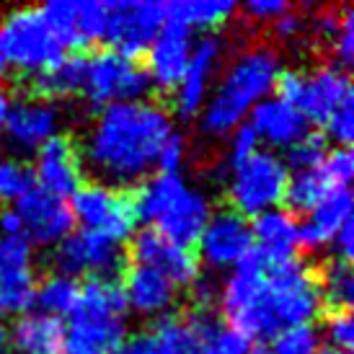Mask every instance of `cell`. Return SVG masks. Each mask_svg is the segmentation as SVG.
I'll return each mask as SVG.
<instances>
[{"instance_id":"cell-40","label":"cell","mask_w":354,"mask_h":354,"mask_svg":"<svg viewBox=\"0 0 354 354\" xmlns=\"http://www.w3.org/2000/svg\"><path fill=\"white\" fill-rule=\"evenodd\" d=\"M326 135L339 148H349L354 140V99L342 104L326 122Z\"/></svg>"},{"instance_id":"cell-32","label":"cell","mask_w":354,"mask_h":354,"mask_svg":"<svg viewBox=\"0 0 354 354\" xmlns=\"http://www.w3.org/2000/svg\"><path fill=\"white\" fill-rule=\"evenodd\" d=\"M78 295H80L78 279L62 274H50L44 277L41 282H37V297H34V303L39 305L44 315L59 318V315L73 313V308L78 303Z\"/></svg>"},{"instance_id":"cell-55","label":"cell","mask_w":354,"mask_h":354,"mask_svg":"<svg viewBox=\"0 0 354 354\" xmlns=\"http://www.w3.org/2000/svg\"><path fill=\"white\" fill-rule=\"evenodd\" d=\"M251 354H266V349H264V346H254V349H251Z\"/></svg>"},{"instance_id":"cell-26","label":"cell","mask_w":354,"mask_h":354,"mask_svg":"<svg viewBox=\"0 0 354 354\" xmlns=\"http://www.w3.org/2000/svg\"><path fill=\"white\" fill-rule=\"evenodd\" d=\"M16 354H62L65 324L44 313H24L8 331Z\"/></svg>"},{"instance_id":"cell-14","label":"cell","mask_w":354,"mask_h":354,"mask_svg":"<svg viewBox=\"0 0 354 354\" xmlns=\"http://www.w3.org/2000/svg\"><path fill=\"white\" fill-rule=\"evenodd\" d=\"M13 209L19 212L24 236L29 238L31 246L37 243L44 248H55L75 227V217L70 212L68 202L39 187H34L19 202H13Z\"/></svg>"},{"instance_id":"cell-45","label":"cell","mask_w":354,"mask_h":354,"mask_svg":"<svg viewBox=\"0 0 354 354\" xmlns=\"http://www.w3.org/2000/svg\"><path fill=\"white\" fill-rule=\"evenodd\" d=\"M331 50H334V57L339 59L336 68L346 70L354 62V10H352V6L346 8L344 21H342V29H339V37H336Z\"/></svg>"},{"instance_id":"cell-17","label":"cell","mask_w":354,"mask_h":354,"mask_svg":"<svg viewBox=\"0 0 354 354\" xmlns=\"http://www.w3.org/2000/svg\"><path fill=\"white\" fill-rule=\"evenodd\" d=\"M34 181H39V189L50 192L55 197H73L75 189L83 184L80 171V156L75 142L68 135H55L34 153Z\"/></svg>"},{"instance_id":"cell-10","label":"cell","mask_w":354,"mask_h":354,"mask_svg":"<svg viewBox=\"0 0 354 354\" xmlns=\"http://www.w3.org/2000/svg\"><path fill=\"white\" fill-rule=\"evenodd\" d=\"M106 41L117 55L138 62L166 24V3L158 0H109Z\"/></svg>"},{"instance_id":"cell-42","label":"cell","mask_w":354,"mask_h":354,"mask_svg":"<svg viewBox=\"0 0 354 354\" xmlns=\"http://www.w3.org/2000/svg\"><path fill=\"white\" fill-rule=\"evenodd\" d=\"M227 138H230V142H227V160H230V166H236V163H241V160H246L248 156H254L256 150H259V138H256V132L251 129L248 122L238 124Z\"/></svg>"},{"instance_id":"cell-39","label":"cell","mask_w":354,"mask_h":354,"mask_svg":"<svg viewBox=\"0 0 354 354\" xmlns=\"http://www.w3.org/2000/svg\"><path fill=\"white\" fill-rule=\"evenodd\" d=\"M324 339L328 342V349L336 352H352L354 344V321L352 310H328L324 321Z\"/></svg>"},{"instance_id":"cell-12","label":"cell","mask_w":354,"mask_h":354,"mask_svg":"<svg viewBox=\"0 0 354 354\" xmlns=\"http://www.w3.org/2000/svg\"><path fill=\"white\" fill-rule=\"evenodd\" d=\"M59 124H62V111L55 101L26 96L10 104L3 138L10 153L26 156L37 153L47 140L59 135Z\"/></svg>"},{"instance_id":"cell-36","label":"cell","mask_w":354,"mask_h":354,"mask_svg":"<svg viewBox=\"0 0 354 354\" xmlns=\"http://www.w3.org/2000/svg\"><path fill=\"white\" fill-rule=\"evenodd\" d=\"M321 352V334L315 326H295L272 339L266 354H318Z\"/></svg>"},{"instance_id":"cell-34","label":"cell","mask_w":354,"mask_h":354,"mask_svg":"<svg viewBox=\"0 0 354 354\" xmlns=\"http://www.w3.org/2000/svg\"><path fill=\"white\" fill-rule=\"evenodd\" d=\"M109 10L99 0H75V39L78 50L106 41Z\"/></svg>"},{"instance_id":"cell-49","label":"cell","mask_w":354,"mask_h":354,"mask_svg":"<svg viewBox=\"0 0 354 354\" xmlns=\"http://www.w3.org/2000/svg\"><path fill=\"white\" fill-rule=\"evenodd\" d=\"M354 225L352 220H346L344 225L336 230V236L331 238V246H334V254L336 259H342V261H346V264H352V256H354Z\"/></svg>"},{"instance_id":"cell-6","label":"cell","mask_w":354,"mask_h":354,"mask_svg":"<svg viewBox=\"0 0 354 354\" xmlns=\"http://www.w3.org/2000/svg\"><path fill=\"white\" fill-rule=\"evenodd\" d=\"M290 171L285 160L272 150H256L254 156L230 166L227 176V202L238 215L259 217L261 212L277 209L285 197Z\"/></svg>"},{"instance_id":"cell-4","label":"cell","mask_w":354,"mask_h":354,"mask_svg":"<svg viewBox=\"0 0 354 354\" xmlns=\"http://www.w3.org/2000/svg\"><path fill=\"white\" fill-rule=\"evenodd\" d=\"M127 303L117 279H93L80 285L78 303L65 328V354H114L127 339Z\"/></svg>"},{"instance_id":"cell-21","label":"cell","mask_w":354,"mask_h":354,"mask_svg":"<svg viewBox=\"0 0 354 354\" xmlns=\"http://www.w3.org/2000/svg\"><path fill=\"white\" fill-rule=\"evenodd\" d=\"M346 220H352V192L331 189L313 207V212H308V217L297 225V248H303L308 254L324 251Z\"/></svg>"},{"instance_id":"cell-35","label":"cell","mask_w":354,"mask_h":354,"mask_svg":"<svg viewBox=\"0 0 354 354\" xmlns=\"http://www.w3.org/2000/svg\"><path fill=\"white\" fill-rule=\"evenodd\" d=\"M31 189H34V171L29 163H24L10 153H0V205L19 202Z\"/></svg>"},{"instance_id":"cell-11","label":"cell","mask_w":354,"mask_h":354,"mask_svg":"<svg viewBox=\"0 0 354 354\" xmlns=\"http://www.w3.org/2000/svg\"><path fill=\"white\" fill-rule=\"evenodd\" d=\"M70 199V212L83 225V230L101 233L117 243L135 236L132 205L127 194H122L119 189L106 187L101 181H86Z\"/></svg>"},{"instance_id":"cell-27","label":"cell","mask_w":354,"mask_h":354,"mask_svg":"<svg viewBox=\"0 0 354 354\" xmlns=\"http://www.w3.org/2000/svg\"><path fill=\"white\" fill-rule=\"evenodd\" d=\"M238 13L233 0H174L166 6V21L184 29H215Z\"/></svg>"},{"instance_id":"cell-56","label":"cell","mask_w":354,"mask_h":354,"mask_svg":"<svg viewBox=\"0 0 354 354\" xmlns=\"http://www.w3.org/2000/svg\"><path fill=\"white\" fill-rule=\"evenodd\" d=\"M318 354H346V352H336V349H321Z\"/></svg>"},{"instance_id":"cell-44","label":"cell","mask_w":354,"mask_h":354,"mask_svg":"<svg viewBox=\"0 0 354 354\" xmlns=\"http://www.w3.org/2000/svg\"><path fill=\"white\" fill-rule=\"evenodd\" d=\"M184 160H187V140L181 132L174 129V135L163 142V148L158 153V160L156 166L163 171V174H178L181 166H184Z\"/></svg>"},{"instance_id":"cell-3","label":"cell","mask_w":354,"mask_h":354,"mask_svg":"<svg viewBox=\"0 0 354 354\" xmlns=\"http://www.w3.org/2000/svg\"><path fill=\"white\" fill-rule=\"evenodd\" d=\"M277 75L279 55L266 44H254L233 55L199 111V129L209 138H227L259 101L269 99Z\"/></svg>"},{"instance_id":"cell-13","label":"cell","mask_w":354,"mask_h":354,"mask_svg":"<svg viewBox=\"0 0 354 354\" xmlns=\"http://www.w3.org/2000/svg\"><path fill=\"white\" fill-rule=\"evenodd\" d=\"M199 256L209 269H227L236 266L243 256L254 248V236H251V223L236 209L223 207L212 209L207 220L205 230L197 238Z\"/></svg>"},{"instance_id":"cell-53","label":"cell","mask_w":354,"mask_h":354,"mask_svg":"<svg viewBox=\"0 0 354 354\" xmlns=\"http://www.w3.org/2000/svg\"><path fill=\"white\" fill-rule=\"evenodd\" d=\"M6 349H8V328L0 324V354H6Z\"/></svg>"},{"instance_id":"cell-20","label":"cell","mask_w":354,"mask_h":354,"mask_svg":"<svg viewBox=\"0 0 354 354\" xmlns=\"http://www.w3.org/2000/svg\"><path fill=\"white\" fill-rule=\"evenodd\" d=\"M124 303L142 318H163L176 305L178 290L166 277L150 266H132L122 282Z\"/></svg>"},{"instance_id":"cell-50","label":"cell","mask_w":354,"mask_h":354,"mask_svg":"<svg viewBox=\"0 0 354 354\" xmlns=\"http://www.w3.org/2000/svg\"><path fill=\"white\" fill-rule=\"evenodd\" d=\"M114 354H158V352H156V342H153L150 334H132L117 346Z\"/></svg>"},{"instance_id":"cell-46","label":"cell","mask_w":354,"mask_h":354,"mask_svg":"<svg viewBox=\"0 0 354 354\" xmlns=\"http://www.w3.org/2000/svg\"><path fill=\"white\" fill-rule=\"evenodd\" d=\"M209 349H212V354H251L254 342L246 339V336L241 334V331H236V328L223 326L220 334L212 339Z\"/></svg>"},{"instance_id":"cell-33","label":"cell","mask_w":354,"mask_h":354,"mask_svg":"<svg viewBox=\"0 0 354 354\" xmlns=\"http://www.w3.org/2000/svg\"><path fill=\"white\" fill-rule=\"evenodd\" d=\"M331 189L324 181L321 171H297V174H290L285 187V197L282 202L287 205V212L290 215H297V212H313V207L321 202V199L328 194Z\"/></svg>"},{"instance_id":"cell-7","label":"cell","mask_w":354,"mask_h":354,"mask_svg":"<svg viewBox=\"0 0 354 354\" xmlns=\"http://www.w3.org/2000/svg\"><path fill=\"white\" fill-rule=\"evenodd\" d=\"M0 47L8 65L34 75L47 73L65 57V50L44 24L39 8H16L6 13L0 24Z\"/></svg>"},{"instance_id":"cell-25","label":"cell","mask_w":354,"mask_h":354,"mask_svg":"<svg viewBox=\"0 0 354 354\" xmlns=\"http://www.w3.org/2000/svg\"><path fill=\"white\" fill-rule=\"evenodd\" d=\"M187 181L181 174H163L158 171L153 176L142 178L135 189V194L129 199L132 205V215L135 223H145V225L156 227L163 215H166L171 207L176 205V199L187 192Z\"/></svg>"},{"instance_id":"cell-22","label":"cell","mask_w":354,"mask_h":354,"mask_svg":"<svg viewBox=\"0 0 354 354\" xmlns=\"http://www.w3.org/2000/svg\"><path fill=\"white\" fill-rule=\"evenodd\" d=\"M266 285V264L264 259L259 256L256 248H251L236 266L233 272L225 277V282L220 285V313L225 315L227 321H233L236 315L248 310L251 305L259 300V295L264 292Z\"/></svg>"},{"instance_id":"cell-30","label":"cell","mask_w":354,"mask_h":354,"mask_svg":"<svg viewBox=\"0 0 354 354\" xmlns=\"http://www.w3.org/2000/svg\"><path fill=\"white\" fill-rule=\"evenodd\" d=\"M321 303H326L331 310H352L354 300V274L352 264H346L342 259H331L321 266V272L315 274Z\"/></svg>"},{"instance_id":"cell-16","label":"cell","mask_w":354,"mask_h":354,"mask_svg":"<svg viewBox=\"0 0 354 354\" xmlns=\"http://www.w3.org/2000/svg\"><path fill=\"white\" fill-rule=\"evenodd\" d=\"M223 62V37L217 34H207L205 39H199L192 50L187 73L178 83L174 104H176V114L181 119H194L209 99V86L215 80L217 70Z\"/></svg>"},{"instance_id":"cell-38","label":"cell","mask_w":354,"mask_h":354,"mask_svg":"<svg viewBox=\"0 0 354 354\" xmlns=\"http://www.w3.org/2000/svg\"><path fill=\"white\" fill-rule=\"evenodd\" d=\"M324 181L328 189H349V181L354 176V158L349 148H334L328 150L324 163L318 166Z\"/></svg>"},{"instance_id":"cell-19","label":"cell","mask_w":354,"mask_h":354,"mask_svg":"<svg viewBox=\"0 0 354 354\" xmlns=\"http://www.w3.org/2000/svg\"><path fill=\"white\" fill-rule=\"evenodd\" d=\"M251 129L256 132L259 142H264L274 150H290L295 148L300 140H305L313 127L310 122L297 111L295 106H290L287 101L282 99H264L259 101L254 109H251V119H248Z\"/></svg>"},{"instance_id":"cell-37","label":"cell","mask_w":354,"mask_h":354,"mask_svg":"<svg viewBox=\"0 0 354 354\" xmlns=\"http://www.w3.org/2000/svg\"><path fill=\"white\" fill-rule=\"evenodd\" d=\"M326 153H328V145H326V138L321 132H310L305 140H300L295 148L287 150V158L285 160L287 171H315V168L324 163Z\"/></svg>"},{"instance_id":"cell-43","label":"cell","mask_w":354,"mask_h":354,"mask_svg":"<svg viewBox=\"0 0 354 354\" xmlns=\"http://www.w3.org/2000/svg\"><path fill=\"white\" fill-rule=\"evenodd\" d=\"M292 8L285 0H248L243 6H238V10L243 13V19L254 21V24H274L279 16H285L287 10Z\"/></svg>"},{"instance_id":"cell-52","label":"cell","mask_w":354,"mask_h":354,"mask_svg":"<svg viewBox=\"0 0 354 354\" xmlns=\"http://www.w3.org/2000/svg\"><path fill=\"white\" fill-rule=\"evenodd\" d=\"M10 104H13V96H10V91L0 86V135H3V127H6V119H8Z\"/></svg>"},{"instance_id":"cell-51","label":"cell","mask_w":354,"mask_h":354,"mask_svg":"<svg viewBox=\"0 0 354 354\" xmlns=\"http://www.w3.org/2000/svg\"><path fill=\"white\" fill-rule=\"evenodd\" d=\"M0 233H3V238L24 236V223H21L19 212L13 207L0 209Z\"/></svg>"},{"instance_id":"cell-18","label":"cell","mask_w":354,"mask_h":354,"mask_svg":"<svg viewBox=\"0 0 354 354\" xmlns=\"http://www.w3.org/2000/svg\"><path fill=\"white\" fill-rule=\"evenodd\" d=\"M192 50H194L192 31L166 21L150 44V50L145 52V57H148L145 70H148L150 83L160 91H176L187 73Z\"/></svg>"},{"instance_id":"cell-54","label":"cell","mask_w":354,"mask_h":354,"mask_svg":"<svg viewBox=\"0 0 354 354\" xmlns=\"http://www.w3.org/2000/svg\"><path fill=\"white\" fill-rule=\"evenodd\" d=\"M8 73V62H6V55H3V47H0V78Z\"/></svg>"},{"instance_id":"cell-15","label":"cell","mask_w":354,"mask_h":354,"mask_svg":"<svg viewBox=\"0 0 354 354\" xmlns=\"http://www.w3.org/2000/svg\"><path fill=\"white\" fill-rule=\"evenodd\" d=\"M129 256L138 266H150L160 274L171 279L176 287H192L202 272H199V259L189 246L174 243L166 236L156 230H140L132 236Z\"/></svg>"},{"instance_id":"cell-24","label":"cell","mask_w":354,"mask_h":354,"mask_svg":"<svg viewBox=\"0 0 354 354\" xmlns=\"http://www.w3.org/2000/svg\"><path fill=\"white\" fill-rule=\"evenodd\" d=\"M254 248L266 266L287 261L297 254V223L287 209H269L251 223Z\"/></svg>"},{"instance_id":"cell-48","label":"cell","mask_w":354,"mask_h":354,"mask_svg":"<svg viewBox=\"0 0 354 354\" xmlns=\"http://www.w3.org/2000/svg\"><path fill=\"white\" fill-rule=\"evenodd\" d=\"M192 290V297H194V308H212V303H217V295H220V285L209 277L199 274L194 279V285L189 287Z\"/></svg>"},{"instance_id":"cell-9","label":"cell","mask_w":354,"mask_h":354,"mask_svg":"<svg viewBox=\"0 0 354 354\" xmlns=\"http://www.w3.org/2000/svg\"><path fill=\"white\" fill-rule=\"evenodd\" d=\"M50 264L52 274L73 279L78 274H91L93 279H117L127 264V254L122 251V243L111 238L78 230L52 248Z\"/></svg>"},{"instance_id":"cell-2","label":"cell","mask_w":354,"mask_h":354,"mask_svg":"<svg viewBox=\"0 0 354 354\" xmlns=\"http://www.w3.org/2000/svg\"><path fill=\"white\" fill-rule=\"evenodd\" d=\"M321 305L324 303H321L313 266L292 256L287 261L266 266L264 292L248 310L227 324L251 342L274 339L287 328L308 326L321 313Z\"/></svg>"},{"instance_id":"cell-5","label":"cell","mask_w":354,"mask_h":354,"mask_svg":"<svg viewBox=\"0 0 354 354\" xmlns=\"http://www.w3.org/2000/svg\"><path fill=\"white\" fill-rule=\"evenodd\" d=\"M277 99L295 106L310 124H326L336 109L352 101V78L336 65L315 70H279L274 83Z\"/></svg>"},{"instance_id":"cell-57","label":"cell","mask_w":354,"mask_h":354,"mask_svg":"<svg viewBox=\"0 0 354 354\" xmlns=\"http://www.w3.org/2000/svg\"><path fill=\"white\" fill-rule=\"evenodd\" d=\"M10 354H16V352H10Z\"/></svg>"},{"instance_id":"cell-8","label":"cell","mask_w":354,"mask_h":354,"mask_svg":"<svg viewBox=\"0 0 354 354\" xmlns=\"http://www.w3.org/2000/svg\"><path fill=\"white\" fill-rule=\"evenodd\" d=\"M153 83L148 70L140 62L124 59L114 50L96 52L88 57V75L83 86V96L93 109H106L122 101H145Z\"/></svg>"},{"instance_id":"cell-28","label":"cell","mask_w":354,"mask_h":354,"mask_svg":"<svg viewBox=\"0 0 354 354\" xmlns=\"http://www.w3.org/2000/svg\"><path fill=\"white\" fill-rule=\"evenodd\" d=\"M88 75V57L86 55H70L62 57L47 73H39L34 80V91L39 99H68L75 93H83Z\"/></svg>"},{"instance_id":"cell-31","label":"cell","mask_w":354,"mask_h":354,"mask_svg":"<svg viewBox=\"0 0 354 354\" xmlns=\"http://www.w3.org/2000/svg\"><path fill=\"white\" fill-rule=\"evenodd\" d=\"M37 297V274L34 269H8L0 266V308L3 315L26 313Z\"/></svg>"},{"instance_id":"cell-47","label":"cell","mask_w":354,"mask_h":354,"mask_svg":"<svg viewBox=\"0 0 354 354\" xmlns=\"http://www.w3.org/2000/svg\"><path fill=\"white\" fill-rule=\"evenodd\" d=\"M308 26H310L308 16H303V13L295 8H290L285 16H279V19L274 21V31L279 39H297Z\"/></svg>"},{"instance_id":"cell-41","label":"cell","mask_w":354,"mask_h":354,"mask_svg":"<svg viewBox=\"0 0 354 354\" xmlns=\"http://www.w3.org/2000/svg\"><path fill=\"white\" fill-rule=\"evenodd\" d=\"M31 261H34V246L26 236H13L0 241V266L31 269Z\"/></svg>"},{"instance_id":"cell-1","label":"cell","mask_w":354,"mask_h":354,"mask_svg":"<svg viewBox=\"0 0 354 354\" xmlns=\"http://www.w3.org/2000/svg\"><path fill=\"white\" fill-rule=\"evenodd\" d=\"M174 117L156 101H122L101 109L80 148V160L106 187H132L148 178Z\"/></svg>"},{"instance_id":"cell-29","label":"cell","mask_w":354,"mask_h":354,"mask_svg":"<svg viewBox=\"0 0 354 354\" xmlns=\"http://www.w3.org/2000/svg\"><path fill=\"white\" fill-rule=\"evenodd\" d=\"M156 352L158 354H212V349L194 334L184 315H163L156 321Z\"/></svg>"},{"instance_id":"cell-23","label":"cell","mask_w":354,"mask_h":354,"mask_svg":"<svg viewBox=\"0 0 354 354\" xmlns=\"http://www.w3.org/2000/svg\"><path fill=\"white\" fill-rule=\"evenodd\" d=\"M209 215H212V199L207 197L202 189L187 187V192L176 199V205L171 207L163 215V220L150 230L166 236L174 243L192 248V243H197L199 233L205 230Z\"/></svg>"}]
</instances>
